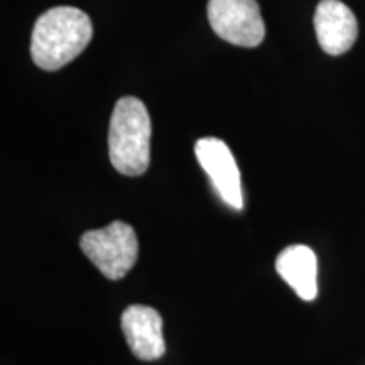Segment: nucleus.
I'll use <instances>...</instances> for the list:
<instances>
[{
    "mask_svg": "<svg viewBox=\"0 0 365 365\" xmlns=\"http://www.w3.org/2000/svg\"><path fill=\"white\" fill-rule=\"evenodd\" d=\"M314 33L323 51L340 56L357 41L359 22L340 0H322L314 12Z\"/></svg>",
    "mask_w": 365,
    "mask_h": 365,
    "instance_id": "obj_6",
    "label": "nucleus"
},
{
    "mask_svg": "<svg viewBox=\"0 0 365 365\" xmlns=\"http://www.w3.org/2000/svg\"><path fill=\"white\" fill-rule=\"evenodd\" d=\"M195 154L223 202L234 210H242L240 171L228 145L217 137H203L195 144Z\"/></svg>",
    "mask_w": 365,
    "mask_h": 365,
    "instance_id": "obj_5",
    "label": "nucleus"
},
{
    "mask_svg": "<svg viewBox=\"0 0 365 365\" xmlns=\"http://www.w3.org/2000/svg\"><path fill=\"white\" fill-rule=\"evenodd\" d=\"M120 325L127 345L137 359L150 362L161 359L166 352L163 318L154 308L132 304L122 313Z\"/></svg>",
    "mask_w": 365,
    "mask_h": 365,
    "instance_id": "obj_7",
    "label": "nucleus"
},
{
    "mask_svg": "<svg viewBox=\"0 0 365 365\" xmlns=\"http://www.w3.org/2000/svg\"><path fill=\"white\" fill-rule=\"evenodd\" d=\"M80 247L107 279L118 281L134 267L139 242L134 228L124 222L90 230L80 239Z\"/></svg>",
    "mask_w": 365,
    "mask_h": 365,
    "instance_id": "obj_3",
    "label": "nucleus"
},
{
    "mask_svg": "<svg viewBox=\"0 0 365 365\" xmlns=\"http://www.w3.org/2000/svg\"><path fill=\"white\" fill-rule=\"evenodd\" d=\"M93 26L76 7H54L41 14L31 38V58L41 70L56 71L78 58L90 44Z\"/></svg>",
    "mask_w": 365,
    "mask_h": 365,
    "instance_id": "obj_1",
    "label": "nucleus"
},
{
    "mask_svg": "<svg viewBox=\"0 0 365 365\" xmlns=\"http://www.w3.org/2000/svg\"><path fill=\"white\" fill-rule=\"evenodd\" d=\"M208 21L218 38L240 48H255L266 36L255 0H208Z\"/></svg>",
    "mask_w": 365,
    "mask_h": 365,
    "instance_id": "obj_4",
    "label": "nucleus"
},
{
    "mask_svg": "<svg viewBox=\"0 0 365 365\" xmlns=\"http://www.w3.org/2000/svg\"><path fill=\"white\" fill-rule=\"evenodd\" d=\"M276 271L294 293L304 301H313L318 294V261L308 245H291L276 259Z\"/></svg>",
    "mask_w": 365,
    "mask_h": 365,
    "instance_id": "obj_8",
    "label": "nucleus"
},
{
    "mask_svg": "<svg viewBox=\"0 0 365 365\" xmlns=\"http://www.w3.org/2000/svg\"><path fill=\"white\" fill-rule=\"evenodd\" d=\"M108 156L124 176H140L150 163V117L135 97H122L115 103L108 129Z\"/></svg>",
    "mask_w": 365,
    "mask_h": 365,
    "instance_id": "obj_2",
    "label": "nucleus"
}]
</instances>
